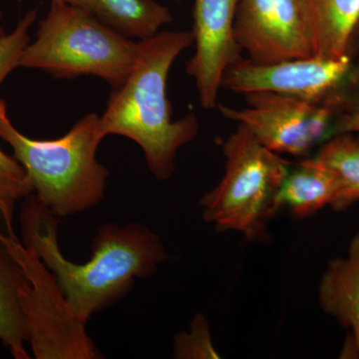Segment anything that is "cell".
Returning <instances> with one entry per match:
<instances>
[{
  "instance_id": "d6986e66",
  "label": "cell",
  "mask_w": 359,
  "mask_h": 359,
  "mask_svg": "<svg viewBox=\"0 0 359 359\" xmlns=\"http://www.w3.org/2000/svg\"><path fill=\"white\" fill-rule=\"evenodd\" d=\"M174 358L177 359L221 358L212 344L210 325L202 313H198L191 323L189 332L177 334L174 341Z\"/></svg>"
},
{
  "instance_id": "52a82bcc",
  "label": "cell",
  "mask_w": 359,
  "mask_h": 359,
  "mask_svg": "<svg viewBox=\"0 0 359 359\" xmlns=\"http://www.w3.org/2000/svg\"><path fill=\"white\" fill-rule=\"evenodd\" d=\"M245 95L248 108L238 110L219 105L222 115L244 125L269 150L297 157L332 138L335 108L341 102L313 103L271 92Z\"/></svg>"
},
{
  "instance_id": "44dd1931",
  "label": "cell",
  "mask_w": 359,
  "mask_h": 359,
  "mask_svg": "<svg viewBox=\"0 0 359 359\" xmlns=\"http://www.w3.org/2000/svg\"><path fill=\"white\" fill-rule=\"evenodd\" d=\"M51 1H61V0H51ZM2 20V11L1 9H0V21Z\"/></svg>"
},
{
  "instance_id": "ffe728a7",
  "label": "cell",
  "mask_w": 359,
  "mask_h": 359,
  "mask_svg": "<svg viewBox=\"0 0 359 359\" xmlns=\"http://www.w3.org/2000/svg\"><path fill=\"white\" fill-rule=\"evenodd\" d=\"M337 133H353L359 140V107L340 120L337 127Z\"/></svg>"
},
{
  "instance_id": "5bb4252c",
  "label": "cell",
  "mask_w": 359,
  "mask_h": 359,
  "mask_svg": "<svg viewBox=\"0 0 359 359\" xmlns=\"http://www.w3.org/2000/svg\"><path fill=\"white\" fill-rule=\"evenodd\" d=\"M339 184L327 168L314 159L302 160L290 170L276 196V207L289 210L294 219L309 218L325 205H334Z\"/></svg>"
},
{
  "instance_id": "e0dca14e",
  "label": "cell",
  "mask_w": 359,
  "mask_h": 359,
  "mask_svg": "<svg viewBox=\"0 0 359 359\" xmlns=\"http://www.w3.org/2000/svg\"><path fill=\"white\" fill-rule=\"evenodd\" d=\"M33 193L32 181L20 163L0 149V216L7 235L16 237L13 229L16 204Z\"/></svg>"
},
{
  "instance_id": "9a60e30c",
  "label": "cell",
  "mask_w": 359,
  "mask_h": 359,
  "mask_svg": "<svg viewBox=\"0 0 359 359\" xmlns=\"http://www.w3.org/2000/svg\"><path fill=\"white\" fill-rule=\"evenodd\" d=\"M26 282L22 266L0 233V340L16 359L30 358L25 349L28 330L20 302V290Z\"/></svg>"
},
{
  "instance_id": "6da1fadb",
  "label": "cell",
  "mask_w": 359,
  "mask_h": 359,
  "mask_svg": "<svg viewBox=\"0 0 359 359\" xmlns=\"http://www.w3.org/2000/svg\"><path fill=\"white\" fill-rule=\"evenodd\" d=\"M23 245L36 252L66 299L85 321L122 299L135 278L154 275L167 261L157 233L142 224H105L92 242V256L78 264L66 259L58 242L60 222L34 194L23 199L20 212Z\"/></svg>"
},
{
  "instance_id": "7c38bea8",
  "label": "cell",
  "mask_w": 359,
  "mask_h": 359,
  "mask_svg": "<svg viewBox=\"0 0 359 359\" xmlns=\"http://www.w3.org/2000/svg\"><path fill=\"white\" fill-rule=\"evenodd\" d=\"M78 7L128 39L145 40L173 21L168 7L155 0H61Z\"/></svg>"
},
{
  "instance_id": "ba28073f",
  "label": "cell",
  "mask_w": 359,
  "mask_h": 359,
  "mask_svg": "<svg viewBox=\"0 0 359 359\" xmlns=\"http://www.w3.org/2000/svg\"><path fill=\"white\" fill-rule=\"evenodd\" d=\"M351 56L294 58L273 63L242 59L224 73L222 88L236 93L271 92L313 103L341 101L340 90L353 74Z\"/></svg>"
},
{
  "instance_id": "9c48e42d",
  "label": "cell",
  "mask_w": 359,
  "mask_h": 359,
  "mask_svg": "<svg viewBox=\"0 0 359 359\" xmlns=\"http://www.w3.org/2000/svg\"><path fill=\"white\" fill-rule=\"evenodd\" d=\"M235 33L254 62L313 56L306 0H241Z\"/></svg>"
},
{
  "instance_id": "8fae6325",
  "label": "cell",
  "mask_w": 359,
  "mask_h": 359,
  "mask_svg": "<svg viewBox=\"0 0 359 359\" xmlns=\"http://www.w3.org/2000/svg\"><path fill=\"white\" fill-rule=\"evenodd\" d=\"M321 309L346 328L344 358H359V231L351 238L346 257L330 261L318 289Z\"/></svg>"
},
{
  "instance_id": "3957f363",
  "label": "cell",
  "mask_w": 359,
  "mask_h": 359,
  "mask_svg": "<svg viewBox=\"0 0 359 359\" xmlns=\"http://www.w3.org/2000/svg\"><path fill=\"white\" fill-rule=\"evenodd\" d=\"M99 118L90 113L65 136L39 140L14 126L6 101L0 99V138L11 146L29 177L35 197L55 216L87 211L105 197L110 173L97 160V150L105 139Z\"/></svg>"
},
{
  "instance_id": "7a4b0ae2",
  "label": "cell",
  "mask_w": 359,
  "mask_h": 359,
  "mask_svg": "<svg viewBox=\"0 0 359 359\" xmlns=\"http://www.w3.org/2000/svg\"><path fill=\"white\" fill-rule=\"evenodd\" d=\"M138 57L129 76L112 89L99 118L103 136L120 135L143 151L149 170L160 181L172 176L180 149L199 133L195 114L172 120L167 96L170 69L180 54L194 44L192 32H162L139 40Z\"/></svg>"
},
{
  "instance_id": "277c9868",
  "label": "cell",
  "mask_w": 359,
  "mask_h": 359,
  "mask_svg": "<svg viewBox=\"0 0 359 359\" xmlns=\"http://www.w3.org/2000/svg\"><path fill=\"white\" fill-rule=\"evenodd\" d=\"M140 42L120 34L91 14L51 1L36 37L26 46L20 67L43 71L55 79L95 76L120 86L138 57Z\"/></svg>"
},
{
  "instance_id": "2e32d148",
  "label": "cell",
  "mask_w": 359,
  "mask_h": 359,
  "mask_svg": "<svg viewBox=\"0 0 359 359\" xmlns=\"http://www.w3.org/2000/svg\"><path fill=\"white\" fill-rule=\"evenodd\" d=\"M314 159L330 172L339 184L332 210L344 212L359 201V140L348 133L337 134L321 146Z\"/></svg>"
},
{
  "instance_id": "5b68a950",
  "label": "cell",
  "mask_w": 359,
  "mask_h": 359,
  "mask_svg": "<svg viewBox=\"0 0 359 359\" xmlns=\"http://www.w3.org/2000/svg\"><path fill=\"white\" fill-rule=\"evenodd\" d=\"M223 151L224 177L200 200L203 218L219 231L264 241L266 223L278 212L276 196L289 173V161L264 147L242 124L224 142Z\"/></svg>"
},
{
  "instance_id": "4fadbf2b",
  "label": "cell",
  "mask_w": 359,
  "mask_h": 359,
  "mask_svg": "<svg viewBox=\"0 0 359 359\" xmlns=\"http://www.w3.org/2000/svg\"><path fill=\"white\" fill-rule=\"evenodd\" d=\"M313 56L339 59L349 55L359 27V0H306Z\"/></svg>"
},
{
  "instance_id": "ac0fdd59",
  "label": "cell",
  "mask_w": 359,
  "mask_h": 359,
  "mask_svg": "<svg viewBox=\"0 0 359 359\" xmlns=\"http://www.w3.org/2000/svg\"><path fill=\"white\" fill-rule=\"evenodd\" d=\"M39 8H33L21 18L13 32L0 28V85L15 68L20 67L23 51L30 42L29 30L37 18Z\"/></svg>"
},
{
  "instance_id": "30bf717a",
  "label": "cell",
  "mask_w": 359,
  "mask_h": 359,
  "mask_svg": "<svg viewBox=\"0 0 359 359\" xmlns=\"http://www.w3.org/2000/svg\"><path fill=\"white\" fill-rule=\"evenodd\" d=\"M241 0H194V43L196 51L187 63L195 80L204 109L218 106L224 73L242 60L243 49L236 39L235 22Z\"/></svg>"
},
{
  "instance_id": "8992f818",
  "label": "cell",
  "mask_w": 359,
  "mask_h": 359,
  "mask_svg": "<svg viewBox=\"0 0 359 359\" xmlns=\"http://www.w3.org/2000/svg\"><path fill=\"white\" fill-rule=\"evenodd\" d=\"M4 240L27 278L20 302L34 358H102L87 332V321L78 316L36 252L18 237L4 233Z\"/></svg>"
}]
</instances>
